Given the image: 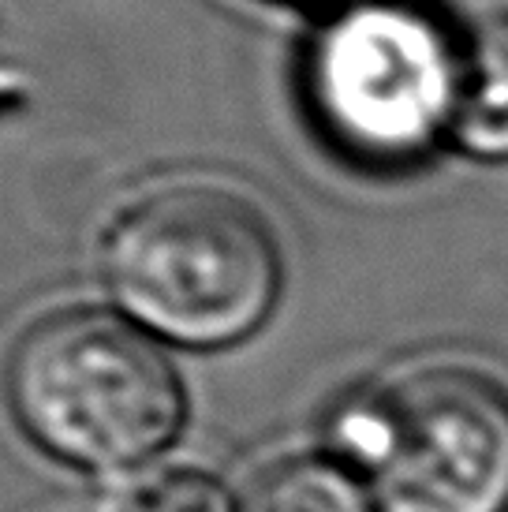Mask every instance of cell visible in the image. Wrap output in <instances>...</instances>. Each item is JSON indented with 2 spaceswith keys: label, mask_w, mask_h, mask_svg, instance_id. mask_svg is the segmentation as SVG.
<instances>
[{
  "label": "cell",
  "mask_w": 508,
  "mask_h": 512,
  "mask_svg": "<svg viewBox=\"0 0 508 512\" xmlns=\"http://www.w3.org/2000/svg\"><path fill=\"white\" fill-rule=\"evenodd\" d=\"M120 512H240V498L206 468H157L124 490Z\"/></svg>",
  "instance_id": "obj_7"
},
{
  "label": "cell",
  "mask_w": 508,
  "mask_h": 512,
  "mask_svg": "<svg viewBox=\"0 0 508 512\" xmlns=\"http://www.w3.org/2000/svg\"><path fill=\"white\" fill-rule=\"evenodd\" d=\"M322 453L378 512H508V385L471 363L359 382L329 404Z\"/></svg>",
  "instance_id": "obj_4"
},
{
  "label": "cell",
  "mask_w": 508,
  "mask_h": 512,
  "mask_svg": "<svg viewBox=\"0 0 508 512\" xmlns=\"http://www.w3.org/2000/svg\"><path fill=\"white\" fill-rule=\"evenodd\" d=\"M101 277L120 314L157 341L228 348L269 322L284 258L269 217L221 184H165L113 217Z\"/></svg>",
  "instance_id": "obj_1"
},
{
  "label": "cell",
  "mask_w": 508,
  "mask_h": 512,
  "mask_svg": "<svg viewBox=\"0 0 508 512\" xmlns=\"http://www.w3.org/2000/svg\"><path fill=\"white\" fill-rule=\"evenodd\" d=\"M460 23L438 0L329 8L299 60V94L322 143L370 172H408L452 150Z\"/></svg>",
  "instance_id": "obj_2"
},
{
  "label": "cell",
  "mask_w": 508,
  "mask_h": 512,
  "mask_svg": "<svg viewBox=\"0 0 508 512\" xmlns=\"http://www.w3.org/2000/svg\"><path fill=\"white\" fill-rule=\"evenodd\" d=\"M296 4H325V8H340V4H352V0H296Z\"/></svg>",
  "instance_id": "obj_8"
},
{
  "label": "cell",
  "mask_w": 508,
  "mask_h": 512,
  "mask_svg": "<svg viewBox=\"0 0 508 512\" xmlns=\"http://www.w3.org/2000/svg\"><path fill=\"white\" fill-rule=\"evenodd\" d=\"M240 512H378V501L329 453H292L254 471Z\"/></svg>",
  "instance_id": "obj_6"
},
{
  "label": "cell",
  "mask_w": 508,
  "mask_h": 512,
  "mask_svg": "<svg viewBox=\"0 0 508 512\" xmlns=\"http://www.w3.org/2000/svg\"><path fill=\"white\" fill-rule=\"evenodd\" d=\"M460 23V113L452 154L508 165V0H467Z\"/></svg>",
  "instance_id": "obj_5"
},
{
  "label": "cell",
  "mask_w": 508,
  "mask_h": 512,
  "mask_svg": "<svg viewBox=\"0 0 508 512\" xmlns=\"http://www.w3.org/2000/svg\"><path fill=\"white\" fill-rule=\"evenodd\" d=\"M4 397L45 456L90 475H124L180 438L184 378L154 333L120 311L64 307L15 341Z\"/></svg>",
  "instance_id": "obj_3"
}]
</instances>
